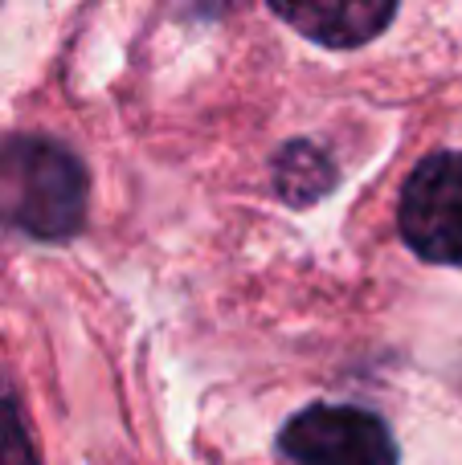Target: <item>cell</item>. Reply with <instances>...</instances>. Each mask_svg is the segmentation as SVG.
I'll use <instances>...</instances> for the list:
<instances>
[{"mask_svg":"<svg viewBox=\"0 0 462 465\" xmlns=\"http://www.w3.org/2000/svg\"><path fill=\"white\" fill-rule=\"evenodd\" d=\"M90 180L82 160L49 135H0V232L70 241L86 225Z\"/></svg>","mask_w":462,"mask_h":465,"instance_id":"cell-1","label":"cell"},{"mask_svg":"<svg viewBox=\"0 0 462 465\" xmlns=\"http://www.w3.org/2000/svg\"><path fill=\"white\" fill-rule=\"evenodd\" d=\"M401 241L430 265H462V152H434L401 184Z\"/></svg>","mask_w":462,"mask_h":465,"instance_id":"cell-2","label":"cell"},{"mask_svg":"<svg viewBox=\"0 0 462 465\" xmlns=\"http://www.w3.org/2000/svg\"><path fill=\"white\" fill-rule=\"evenodd\" d=\"M291 465H397V441L377 412L357 404H307L278 433Z\"/></svg>","mask_w":462,"mask_h":465,"instance_id":"cell-3","label":"cell"},{"mask_svg":"<svg viewBox=\"0 0 462 465\" xmlns=\"http://www.w3.org/2000/svg\"><path fill=\"white\" fill-rule=\"evenodd\" d=\"M278 21H286L295 33L327 49H357L381 37L385 25L397 16V5L389 0H316V5H270Z\"/></svg>","mask_w":462,"mask_h":465,"instance_id":"cell-4","label":"cell"},{"mask_svg":"<svg viewBox=\"0 0 462 465\" xmlns=\"http://www.w3.org/2000/svg\"><path fill=\"white\" fill-rule=\"evenodd\" d=\"M270 180H275V193L283 204L307 209V204L324 201L336 188V163H332V155L319 143H311V139H291V143L275 155Z\"/></svg>","mask_w":462,"mask_h":465,"instance_id":"cell-5","label":"cell"},{"mask_svg":"<svg viewBox=\"0 0 462 465\" xmlns=\"http://www.w3.org/2000/svg\"><path fill=\"white\" fill-rule=\"evenodd\" d=\"M0 465H41L37 445H33L29 425H25L21 401L5 380V371H0Z\"/></svg>","mask_w":462,"mask_h":465,"instance_id":"cell-6","label":"cell"}]
</instances>
